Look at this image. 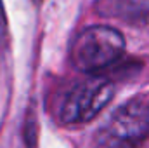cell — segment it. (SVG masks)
<instances>
[{"label":"cell","mask_w":149,"mask_h":148,"mask_svg":"<svg viewBox=\"0 0 149 148\" xmlns=\"http://www.w3.org/2000/svg\"><path fill=\"white\" fill-rule=\"evenodd\" d=\"M125 51L123 35L111 26L95 25L78 33L73 40L70 58L76 70L94 73L111 66Z\"/></svg>","instance_id":"6da1fadb"},{"label":"cell","mask_w":149,"mask_h":148,"mask_svg":"<svg viewBox=\"0 0 149 148\" xmlns=\"http://www.w3.org/2000/svg\"><path fill=\"white\" fill-rule=\"evenodd\" d=\"M114 96V85L108 78H88L68 92L61 106V118L66 124L88 122Z\"/></svg>","instance_id":"7a4b0ae2"},{"label":"cell","mask_w":149,"mask_h":148,"mask_svg":"<svg viewBox=\"0 0 149 148\" xmlns=\"http://www.w3.org/2000/svg\"><path fill=\"white\" fill-rule=\"evenodd\" d=\"M113 138L128 145L139 143L149 136V105L130 101L113 113L109 124Z\"/></svg>","instance_id":"3957f363"},{"label":"cell","mask_w":149,"mask_h":148,"mask_svg":"<svg viewBox=\"0 0 149 148\" xmlns=\"http://www.w3.org/2000/svg\"><path fill=\"white\" fill-rule=\"evenodd\" d=\"M114 12L132 25H149V0H116Z\"/></svg>","instance_id":"277c9868"},{"label":"cell","mask_w":149,"mask_h":148,"mask_svg":"<svg viewBox=\"0 0 149 148\" xmlns=\"http://www.w3.org/2000/svg\"><path fill=\"white\" fill-rule=\"evenodd\" d=\"M7 38V19H5V12H3V5L0 0V45L5 44Z\"/></svg>","instance_id":"5b68a950"},{"label":"cell","mask_w":149,"mask_h":148,"mask_svg":"<svg viewBox=\"0 0 149 148\" xmlns=\"http://www.w3.org/2000/svg\"><path fill=\"white\" fill-rule=\"evenodd\" d=\"M97 148H128L125 143H121V141H118V140H114L111 143H106V145H101V147Z\"/></svg>","instance_id":"8992f818"},{"label":"cell","mask_w":149,"mask_h":148,"mask_svg":"<svg viewBox=\"0 0 149 148\" xmlns=\"http://www.w3.org/2000/svg\"><path fill=\"white\" fill-rule=\"evenodd\" d=\"M31 2H33V4H40V2H42V0H31Z\"/></svg>","instance_id":"52a82bcc"}]
</instances>
